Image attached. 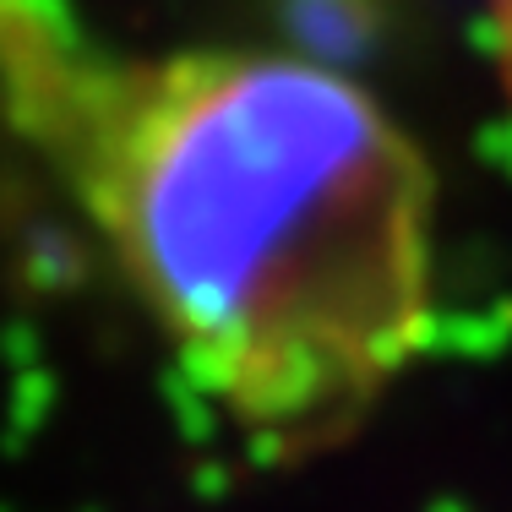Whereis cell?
<instances>
[{
    "mask_svg": "<svg viewBox=\"0 0 512 512\" xmlns=\"http://www.w3.org/2000/svg\"><path fill=\"white\" fill-rule=\"evenodd\" d=\"M0 88L213 420L344 442L436 338V169L289 50L109 55L0 0Z\"/></svg>",
    "mask_w": 512,
    "mask_h": 512,
    "instance_id": "1",
    "label": "cell"
},
{
    "mask_svg": "<svg viewBox=\"0 0 512 512\" xmlns=\"http://www.w3.org/2000/svg\"><path fill=\"white\" fill-rule=\"evenodd\" d=\"M491 55H496V82L512 109V0H491Z\"/></svg>",
    "mask_w": 512,
    "mask_h": 512,
    "instance_id": "2",
    "label": "cell"
}]
</instances>
